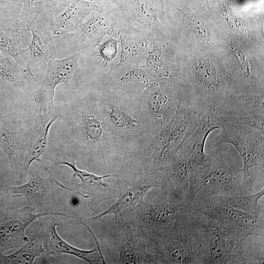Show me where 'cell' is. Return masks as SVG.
Here are the masks:
<instances>
[{"label":"cell","instance_id":"cell-1","mask_svg":"<svg viewBox=\"0 0 264 264\" xmlns=\"http://www.w3.org/2000/svg\"><path fill=\"white\" fill-rule=\"evenodd\" d=\"M57 110L61 119L60 142L72 158L128 155L114 135L92 95L70 99Z\"/></svg>","mask_w":264,"mask_h":264},{"label":"cell","instance_id":"cell-2","mask_svg":"<svg viewBox=\"0 0 264 264\" xmlns=\"http://www.w3.org/2000/svg\"><path fill=\"white\" fill-rule=\"evenodd\" d=\"M142 93L97 83L95 92L91 94L110 130L131 157L141 155L158 134L142 102Z\"/></svg>","mask_w":264,"mask_h":264},{"label":"cell","instance_id":"cell-3","mask_svg":"<svg viewBox=\"0 0 264 264\" xmlns=\"http://www.w3.org/2000/svg\"><path fill=\"white\" fill-rule=\"evenodd\" d=\"M204 164L192 167L185 203L215 195H248L240 158L232 147L215 146Z\"/></svg>","mask_w":264,"mask_h":264},{"label":"cell","instance_id":"cell-4","mask_svg":"<svg viewBox=\"0 0 264 264\" xmlns=\"http://www.w3.org/2000/svg\"><path fill=\"white\" fill-rule=\"evenodd\" d=\"M206 236V217L190 210L151 238L160 264H202Z\"/></svg>","mask_w":264,"mask_h":264},{"label":"cell","instance_id":"cell-5","mask_svg":"<svg viewBox=\"0 0 264 264\" xmlns=\"http://www.w3.org/2000/svg\"><path fill=\"white\" fill-rule=\"evenodd\" d=\"M219 130L213 144H230L235 148L242 160L244 184L248 194L264 188V131L228 123Z\"/></svg>","mask_w":264,"mask_h":264},{"label":"cell","instance_id":"cell-6","mask_svg":"<svg viewBox=\"0 0 264 264\" xmlns=\"http://www.w3.org/2000/svg\"><path fill=\"white\" fill-rule=\"evenodd\" d=\"M206 229L204 264H264V236L238 239L207 217Z\"/></svg>","mask_w":264,"mask_h":264},{"label":"cell","instance_id":"cell-7","mask_svg":"<svg viewBox=\"0 0 264 264\" xmlns=\"http://www.w3.org/2000/svg\"><path fill=\"white\" fill-rule=\"evenodd\" d=\"M199 119L198 115L180 105L170 122L144 149L141 156L157 169L171 164L198 127Z\"/></svg>","mask_w":264,"mask_h":264},{"label":"cell","instance_id":"cell-8","mask_svg":"<svg viewBox=\"0 0 264 264\" xmlns=\"http://www.w3.org/2000/svg\"><path fill=\"white\" fill-rule=\"evenodd\" d=\"M185 206L187 210H193L214 220L223 230L238 239L264 236V218L234 208L224 195L207 197L186 203Z\"/></svg>","mask_w":264,"mask_h":264},{"label":"cell","instance_id":"cell-9","mask_svg":"<svg viewBox=\"0 0 264 264\" xmlns=\"http://www.w3.org/2000/svg\"><path fill=\"white\" fill-rule=\"evenodd\" d=\"M126 169L131 183L122 190L116 201L108 209L96 216L79 219L85 226L100 221L105 216L113 214L117 224L119 214L128 207H135L154 187L168 186V180L160 169L151 165L141 155L135 157L133 164Z\"/></svg>","mask_w":264,"mask_h":264},{"label":"cell","instance_id":"cell-10","mask_svg":"<svg viewBox=\"0 0 264 264\" xmlns=\"http://www.w3.org/2000/svg\"><path fill=\"white\" fill-rule=\"evenodd\" d=\"M170 78H157L142 92L141 99L157 133L171 120L181 104V94Z\"/></svg>","mask_w":264,"mask_h":264},{"label":"cell","instance_id":"cell-11","mask_svg":"<svg viewBox=\"0 0 264 264\" xmlns=\"http://www.w3.org/2000/svg\"><path fill=\"white\" fill-rule=\"evenodd\" d=\"M81 53L76 52L62 59L54 57L50 59L45 69L44 79L33 94L38 110L47 113L55 111L54 98L56 88L60 84H69L78 66Z\"/></svg>","mask_w":264,"mask_h":264},{"label":"cell","instance_id":"cell-12","mask_svg":"<svg viewBox=\"0 0 264 264\" xmlns=\"http://www.w3.org/2000/svg\"><path fill=\"white\" fill-rule=\"evenodd\" d=\"M187 211L183 203L171 196L168 191L163 192L145 202L137 218L140 224L152 235L170 227Z\"/></svg>","mask_w":264,"mask_h":264},{"label":"cell","instance_id":"cell-13","mask_svg":"<svg viewBox=\"0 0 264 264\" xmlns=\"http://www.w3.org/2000/svg\"><path fill=\"white\" fill-rule=\"evenodd\" d=\"M118 20L117 14L106 7L91 12L75 31L72 43L75 51L98 46L105 35L112 33Z\"/></svg>","mask_w":264,"mask_h":264},{"label":"cell","instance_id":"cell-14","mask_svg":"<svg viewBox=\"0 0 264 264\" xmlns=\"http://www.w3.org/2000/svg\"><path fill=\"white\" fill-rule=\"evenodd\" d=\"M155 79L145 65L119 63L104 73L98 83L115 89L142 93Z\"/></svg>","mask_w":264,"mask_h":264},{"label":"cell","instance_id":"cell-15","mask_svg":"<svg viewBox=\"0 0 264 264\" xmlns=\"http://www.w3.org/2000/svg\"><path fill=\"white\" fill-rule=\"evenodd\" d=\"M59 117L56 110L51 113L38 110L33 125L28 129L26 152L17 177L20 181H22L26 177L30 165L35 161L38 162L45 170H48L41 157L45 152L48 145L49 130Z\"/></svg>","mask_w":264,"mask_h":264},{"label":"cell","instance_id":"cell-16","mask_svg":"<svg viewBox=\"0 0 264 264\" xmlns=\"http://www.w3.org/2000/svg\"><path fill=\"white\" fill-rule=\"evenodd\" d=\"M30 32L31 40L28 46V65L31 71L45 70L49 61L56 53L55 41L47 19L41 14L35 21L25 23ZM32 72V71H31Z\"/></svg>","mask_w":264,"mask_h":264},{"label":"cell","instance_id":"cell-17","mask_svg":"<svg viewBox=\"0 0 264 264\" xmlns=\"http://www.w3.org/2000/svg\"><path fill=\"white\" fill-rule=\"evenodd\" d=\"M28 206L17 209L6 219L0 221V254L11 248H20L29 241L26 229L38 218L47 215H60L72 218L64 213L42 212L34 213Z\"/></svg>","mask_w":264,"mask_h":264},{"label":"cell","instance_id":"cell-18","mask_svg":"<svg viewBox=\"0 0 264 264\" xmlns=\"http://www.w3.org/2000/svg\"><path fill=\"white\" fill-rule=\"evenodd\" d=\"M104 7L115 12L127 25L151 30L158 24L157 12L151 0H106Z\"/></svg>","mask_w":264,"mask_h":264},{"label":"cell","instance_id":"cell-19","mask_svg":"<svg viewBox=\"0 0 264 264\" xmlns=\"http://www.w3.org/2000/svg\"><path fill=\"white\" fill-rule=\"evenodd\" d=\"M199 118L198 127L182 146L192 167L202 165L208 161L209 155L205 151L207 137L212 131L219 130L224 124L222 115L215 109L199 116Z\"/></svg>","mask_w":264,"mask_h":264},{"label":"cell","instance_id":"cell-20","mask_svg":"<svg viewBox=\"0 0 264 264\" xmlns=\"http://www.w3.org/2000/svg\"><path fill=\"white\" fill-rule=\"evenodd\" d=\"M20 18H0V50L19 63L28 51L31 34Z\"/></svg>","mask_w":264,"mask_h":264},{"label":"cell","instance_id":"cell-21","mask_svg":"<svg viewBox=\"0 0 264 264\" xmlns=\"http://www.w3.org/2000/svg\"><path fill=\"white\" fill-rule=\"evenodd\" d=\"M102 7L95 3L85 0H73L57 14L47 17L49 25L57 39L63 35L75 32L89 13Z\"/></svg>","mask_w":264,"mask_h":264},{"label":"cell","instance_id":"cell-22","mask_svg":"<svg viewBox=\"0 0 264 264\" xmlns=\"http://www.w3.org/2000/svg\"><path fill=\"white\" fill-rule=\"evenodd\" d=\"M47 171L50 176L46 178L43 177L37 173L35 176L30 177L25 184L9 187L11 193L16 194L17 197L25 198L27 206L32 208L34 210L41 209L44 206L45 196L58 187L70 190L85 198H89L88 196L63 185L53 176L51 171L48 170Z\"/></svg>","mask_w":264,"mask_h":264},{"label":"cell","instance_id":"cell-23","mask_svg":"<svg viewBox=\"0 0 264 264\" xmlns=\"http://www.w3.org/2000/svg\"><path fill=\"white\" fill-rule=\"evenodd\" d=\"M144 31L127 25L121 32L119 63L141 65L151 51V42Z\"/></svg>","mask_w":264,"mask_h":264},{"label":"cell","instance_id":"cell-24","mask_svg":"<svg viewBox=\"0 0 264 264\" xmlns=\"http://www.w3.org/2000/svg\"><path fill=\"white\" fill-rule=\"evenodd\" d=\"M192 168L184 149L182 147L176 160L160 170L169 184L168 193L171 196L184 204L189 189L190 174Z\"/></svg>","mask_w":264,"mask_h":264},{"label":"cell","instance_id":"cell-25","mask_svg":"<svg viewBox=\"0 0 264 264\" xmlns=\"http://www.w3.org/2000/svg\"><path fill=\"white\" fill-rule=\"evenodd\" d=\"M57 165H66L72 169L73 177H78L81 180V182L76 185L77 191L91 198L90 203L92 206L96 205L103 200L105 198L104 195L111 190L109 183L104 181V179L114 176L115 175L99 176L80 170L76 165V159L69 157H66L55 164Z\"/></svg>","mask_w":264,"mask_h":264},{"label":"cell","instance_id":"cell-26","mask_svg":"<svg viewBox=\"0 0 264 264\" xmlns=\"http://www.w3.org/2000/svg\"><path fill=\"white\" fill-rule=\"evenodd\" d=\"M263 93L229 95L216 109L225 116L264 117Z\"/></svg>","mask_w":264,"mask_h":264},{"label":"cell","instance_id":"cell-27","mask_svg":"<svg viewBox=\"0 0 264 264\" xmlns=\"http://www.w3.org/2000/svg\"><path fill=\"white\" fill-rule=\"evenodd\" d=\"M29 130L12 131L0 122V149L5 153L18 177L26 152Z\"/></svg>","mask_w":264,"mask_h":264},{"label":"cell","instance_id":"cell-28","mask_svg":"<svg viewBox=\"0 0 264 264\" xmlns=\"http://www.w3.org/2000/svg\"><path fill=\"white\" fill-rule=\"evenodd\" d=\"M52 224L49 229V239L44 243L48 255L61 256L63 253L74 255L89 264H107L101 249L97 246L89 250H85L75 247L64 241L58 234L56 226Z\"/></svg>","mask_w":264,"mask_h":264},{"label":"cell","instance_id":"cell-29","mask_svg":"<svg viewBox=\"0 0 264 264\" xmlns=\"http://www.w3.org/2000/svg\"><path fill=\"white\" fill-rule=\"evenodd\" d=\"M0 78L12 87L25 91L36 81L33 73L0 50Z\"/></svg>","mask_w":264,"mask_h":264},{"label":"cell","instance_id":"cell-30","mask_svg":"<svg viewBox=\"0 0 264 264\" xmlns=\"http://www.w3.org/2000/svg\"><path fill=\"white\" fill-rule=\"evenodd\" d=\"M45 252L43 240H29L14 253L9 255L0 254V264H31L36 258Z\"/></svg>","mask_w":264,"mask_h":264},{"label":"cell","instance_id":"cell-31","mask_svg":"<svg viewBox=\"0 0 264 264\" xmlns=\"http://www.w3.org/2000/svg\"><path fill=\"white\" fill-rule=\"evenodd\" d=\"M264 189L251 194L242 196H224L228 203L235 208L252 215L264 218V209L259 205V200L264 196Z\"/></svg>","mask_w":264,"mask_h":264},{"label":"cell","instance_id":"cell-32","mask_svg":"<svg viewBox=\"0 0 264 264\" xmlns=\"http://www.w3.org/2000/svg\"><path fill=\"white\" fill-rule=\"evenodd\" d=\"M183 15V21L198 38L205 42L211 40V31L200 18L189 13H184Z\"/></svg>","mask_w":264,"mask_h":264},{"label":"cell","instance_id":"cell-33","mask_svg":"<svg viewBox=\"0 0 264 264\" xmlns=\"http://www.w3.org/2000/svg\"><path fill=\"white\" fill-rule=\"evenodd\" d=\"M44 0H23L20 19L25 23L36 20L44 12Z\"/></svg>","mask_w":264,"mask_h":264},{"label":"cell","instance_id":"cell-34","mask_svg":"<svg viewBox=\"0 0 264 264\" xmlns=\"http://www.w3.org/2000/svg\"><path fill=\"white\" fill-rule=\"evenodd\" d=\"M110 38L106 41L100 43L99 46L98 56L100 58V61L103 60L106 62H112L116 56L117 52L118 44L120 42L115 38L112 37L111 34H110Z\"/></svg>","mask_w":264,"mask_h":264},{"label":"cell","instance_id":"cell-35","mask_svg":"<svg viewBox=\"0 0 264 264\" xmlns=\"http://www.w3.org/2000/svg\"><path fill=\"white\" fill-rule=\"evenodd\" d=\"M23 0H0V18H20Z\"/></svg>","mask_w":264,"mask_h":264},{"label":"cell","instance_id":"cell-36","mask_svg":"<svg viewBox=\"0 0 264 264\" xmlns=\"http://www.w3.org/2000/svg\"><path fill=\"white\" fill-rule=\"evenodd\" d=\"M223 116V115H222ZM224 123L246 125L264 131V117L257 116L231 117L223 116Z\"/></svg>","mask_w":264,"mask_h":264},{"label":"cell","instance_id":"cell-37","mask_svg":"<svg viewBox=\"0 0 264 264\" xmlns=\"http://www.w3.org/2000/svg\"><path fill=\"white\" fill-rule=\"evenodd\" d=\"M73 0H44V11L43 13L47 17L54 16L69 4Z\"/></svg>","mask_w":264,"mask_h":264},{"label":"cell","instance_id":"cell-38","mask_svg":"<svg viewBox=\"0 0 264 264\" xmlns=\"http://www.w3.org/2000/svg\"><path fill=\"white\" fill-rule=\"evenodd\" d=\"M85 0L94 2L96 4H97L98 6L103 7L106 0Z\"/></svg>","mask_w":264,"mask_h":264},{"label":"cell","instance_id":"cell-39","mask_svg":"<svg viewBox=\"0 0 264 264\" xmlns=\"http://www.w3.org/2000/svg\"><path fill=\"white\" fill-rule=\"evenodd\" d=\"M2 195V194L0 193V197Z\"/></svg>","mask_w":264,"mask_h":264},{"label":"cell","instance_id":"cell-40","mask_svg":"<svg viewBox=\"0 0 264 264\" xmlns=\"http://www.w3.org/2000/svg\"><path fill=\"white\" fill-rule=\"evenodd\" d=\"M161 1V2L162 3V0H160Z\"/></svg>","mask_w":264,"mask_h":264}]
</instances>
